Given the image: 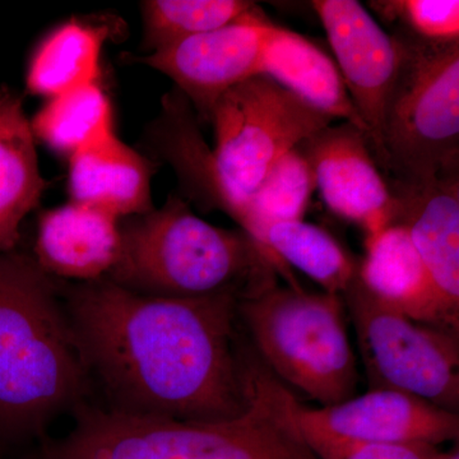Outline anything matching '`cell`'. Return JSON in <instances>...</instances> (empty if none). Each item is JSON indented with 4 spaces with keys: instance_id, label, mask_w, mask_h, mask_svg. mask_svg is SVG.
Masks as SVG:
<instances>
[{
    "instance_id": "obj_14",
    "label": "cell",
    "mask_w": 459,
    "mask_h": 459,
    "mask_svg": "<svg viewBox=\"0 0 459 459\" xmlns=\"http://www.w3.org/2000/svg\"><path fill=\"white\" fill-rule=\"evenodd\" d=\"M120 247L119 219L71 201L40 214L33 259L53 279L93 282L107 279Z\"/></svg>"
},
{
    "instance_id": "obj_24",
    "label": "cell",
    "mask_w": 459,
    "mask_h": 459,
    "mask_svg": "<svg viewBox=\"0 0 459 459\" xmlns=\"http://www.w3.org/2000/svg\"><path fill=\"white\" fill-rule=\"evenodd\" d=\"M314 190H316V184L312 168L303 152L295 147L272 166L247 201L252 221L249 237L268 259L263 231L272 223L301 221L309 208Z\"/></svg>"
},
{
    "instance_id": "obj_3",
    "label": "cell",
    "mask_w": 459,
    "mask_h": 459,
    "mask_svg": "<svg viewBox=\"0 0 459 459\" xmlns=\"http://www.w3.org/2000/svg\"><path fill=\"white\" fill-rule=\"evenodd\" d=\"M120 234L119 258L104 280L135 294L243 301L279 285L276 268L246 231L211 225L178 195L120 220Z\"/></svg>"
},
{
    "instance_id": "obj_27",
    "label": "cell",
    "mask_w": 459,
    "mask_h": 459,
    "mask_svg": "<svg viewBox=\"0 0 459 459\" xmlns=\"http://www.w3.org/2000/svg\"><path fill=\"white\" fill-rule=\"evenodd\" d=\"M444 459H459L458 449H453L451 452H446V457Z\"/></svg>"
},
{
    "instance_id": "obj_15",
    "label": "cell",
    "mask_w": 459,
    "mask_h": 459,
    "mask_svg": "<svg viewBox=\"0 0 459 459\" xmlns=\"http://www.w3.org/2000/svg\"><path fill=\"white\" fill-rule=\"evenodd\" d=\"M365 247L356 280L371 296L416 322L458 334L459 314L437 294L403 225L389 226Z\"/></svg>"
},
{
    "instance_id": "obj_17",
    "label": "cell",
    "mask_w": 459,
    "mask_h": 459,
    "mask_svg": "<svg viewBox=\"0 0 459 459\" xmlns=\"http://www.w3.org/2000/svg\"><path fill=\"white\" fill-rule=\"evenodd\" d=\"M258 74L332 119H343L365 133L342 75L322 48L300 33L272 23L265 33Z\"/></svg>"
},
{
    "instance_id": "obj_21",
    "label": "cell",
    "mask_w": 459,
    "mask_h": 459,
    "mask_svg": "<svg viewBox=\"0 0 459 459\" xmlns=\"http://www.w3.org/2000/svg\"><path fill=\"white\" fill-rule=\"evenodd\" d=\"M108 38L105 25L71 20L57 26L30 60L27 91L50 100L99 82L100 59Z\"/></svg>"
},
{
    "instance_id": "obj_4",
    "label": "cell",
    "mask_w": 459,
    "mask_h": 459,
    "mask_svg": "<svg viewBox=\"0 0 459 459\" xmlns=\"http://www.w3.org/2000/svg\"><path fill=\"white\" fill-rule=\"evenodd\" d=\"M74 430L41 459H318L290 418L285 398L256 380L237 419L192 422L80 406Z\"/></svg>"
},
{
    "instance_id": "obj_11",
    "label": "cell",
    "mask_w": 459,
    "mask_h": 459,
    "mask_svg": "<svg viewBox=\"0 0 459 459\" xmlns=\"http://www.w3.org/2000/svg\"><path fill=\"white\" fill-rule=\"evenodd\" d=\"M272 23L261 11L134 60L168 75L192 105L198 122L210 124L214 104L223 93L258 75L265 33Z\"/></svg>"
},
{
    "instance_id": "obj_13",
    "label": "cell",
    "mask_w": 459,
    "mask_h": 459,
    "mask_svg": "<svg viewBox=\"0 0 459 459\" xmlns=\"http://www.w3.org/2000/svg\"><path fill=\"white\" fill-rule=\"evenodd\" d=\"M388 183L398 202L394 223L407 229L437 294L459 314V170Z\"/></svg>"
},
{
    "instance_id": "obj_9",
    "label": "cell",
    "mask_w": 459,
    "mask_h": 459,
    "mask_svg": "<svg viewBox=\"0 0 459 459\" xmlns=\"http://www.w3.org/2000/svg\"><path fill=\"white\" fill-rule=\"evenodd\" d=\"M312 8L327 33L344 86L367 128L371 155L383 172V120L400 69V44L356 0H314Z\"/></svg>"
},
{
    "instance_id": "obj_16",
    "label": "cell",
    "mask_w": 459,
    "mask_h": 459,
    "mask_svg": "<svg viewBox=\"0 0 459 459\" xmlns=\"http://www.w3.org/2000/svg\"><path fill=\"white\" fill-rule=\"evenodd\" d=\"M157 165L124 143L115 132L69 157L72 202L91 205L117 219L152 211L151 181Z\"/></svg>"
},
{
    "instance_id": "obj_20",
    "label": "cell",
    "mask_w": 459,
    "mask_h": 459,
    "mask_svg": "<svg viewBox=\"0 0 459 459\" xmlns=\"http://www.w3.org/2000/svg\"><path fill=\"white\" fill-rule=\"evenodd\" d=\"M263 244L277 273L291 289H303L291 267L316 281L325 292L338 296L347 291L358 271L359 259L331 232L304 220L272 223L263 231Z\"/></svg>"
},
{
    "instance_id": "obj_25",
    "label": "cell",
    "mask_w": 459,
    "mask_h": 459,
    "mask_svg": "<svg viewBox=\"0 0 459 459\" xmlns=\"http://www.w3.org/2000/svg\"><path fill=\"white\" fill-rule=\"evenodd\" d=\"M369 5L394 27L392 35L433 47L459 42L458 0H374Z\"/></svg>"
},
{
    "instance_id": "obj_10",
    "label": "cell",
    "mask_w": 459,
    "mask_h": 459,
    "mask_svg": "<svg viewBox=\"0 0 459 459\" xmlns=\"http://www.w3.org/2000/svg\"><path fill=\"white\" fill-rule=\"evenodd\" d=\"M298 148L312 168L328 210L359 226L365 243L394 225L398 202L371 155L364 132L346 122L328 126Z\"/></svg>"
},
{
    "instance_id": "obj_22",
    "label": "cell",
    "mask_w": 459,
    "mask_h": 459,
    "mask_svg": "<svg viewBox=\"0 0 459 459\" xmlns=\"http://www.w3.org/2000/svg\"><path fill=\"white\" fill-rule=\"evenodd\" d=\"M33 137L71 157L114 132L113 108L99 82L48 100L30 120Z\"/></svg>"
},
{
    "instance_id": "obj_23",
    "label": "cell",
    "mask_w": 459,
    "mask_h": 459,
    "mask_svg": "<svg viewBox=\"0 0 459 459\" xmlns=\"http://www.w3.org/2000/svg\"><path fill=\"white\" fill-rule=\"evenodd\" d=\"M141 8L142 50L147 54L240 22L262 11L255 2L246 0H147Z\"/></svg>"
},
{
    "instance_id": "obj_5",
    "label": "cell",
    "mask_w": 459,
    "mask_h": 459,
    "mask_svg": "<svg viewBox=\"0 0 459 459\" xmlns=\"http://www.w3.org/2000/svg\"><path fill=\"white\" fill-rule=\"evenodd\" d=\"M344 307L342 296L276 285L238 312L272 376L327 407L353 397L359 382Z\"/></svg>"
},
{
    "instance_id": "obj_2",
    "label": "cell",
    "mask_w": 459,
    "mask_h": 459,
    "mask_svg": "<svg viewBox=\"0 0 459 459\" xmlns=\"http://www.w3.org/2000/svg\"><path fill=\"white\" fill-rule=\"evenodd\" d=\"M87 385L59 283L33 256L0 253V437L40 434Z\"/></svg>"
},
{
    "instance_id": "obj_7",
    "label": "cell",
    "mask_w": 459,
    "mask_h": 459,
    "mask_svg": "<svg viewBox=\"0 0 459 459\" xmlns=\"http://www.w3.org/2000/svg\"><path fill=\"white\" fill-rule=\"evenodd\" d=\"M332 122L261 74L232 87L214 104L210 117L214 162L240 212L238 226L247 235L252 230L247 201L272 166Z\"/></svg>"
},
{
    "instance_id": "obj_18",
    "label": "cell",
    "mask_w": 459,
    "mask_h": 459,
    "mask_svg": "<svg viewBox=\"0 0 459 459\" xmlns=\"http://www.w3.org/2000/svg\"><path fill=\"white\" fill-rule=\"evenodd\" d=\"M47 190L21 96L0 86V253L16 250L21 226Z\"/></svg>"
},
{
    "instance_id": "obj_26",
    "label": "cell",
    "mask_w": 459,
    "mask_h": 459,
    "mask_svg": "<svg viewBox=\"0 0 459 459\" xmlns=\"http://www.w3.org/2000/svg\"><path fill=\"white\" fill-rule=\"evenodd\" d=\"M290 418L294 421L307 448L318 459H444L446 457V452L440 451L437 446L431 444L362 442V440L349 439V437L329 433L303 420L292 418L291 413Z\"/></svg>"
},
{
    "instance_id": "obj_1",
    "label": "cell",
    "mask_w": 459,
    "mask_h": 459,
    "mask_svg": "<svg viewBox=\"0 0 459 459\" xmlns=\"http://www.w3.org/2000/svg\"><path fill=\"white\" fill-rule=\"evenodd\" d=\"M59 290L89 382L101 386L108 410L220 422L252 406L255 362L238 351L235 296L157 298L108 280Z\"/></svg>"
},
{
    "instance_id": "obj_12",
    "label": "cell",
    "mask_w": 459,
    "mask_h": 459,
    "mask_svg": "<svg viewBox=\"0 0 459 459\" xmlns=\"http://www.w3.org/2000/svg\"><path fill=\"white\" fill-rule=\"evenodd\" d=\"M292 418L329 433L374 443H421L439 446L459 434L458 413L395 389H369L327 407H307L286 389Z\"/></svg>"
},
{
    "instance_id": "obj_6",
    "label": "cell",
    "mask_w": 459,
    "mask_h": 459,
    "mask_svg": "<svg viewBox=\"0 0 459 459\" xmlns=\"http://www.w3.org/2000/svg\"><path fill=\"white\" fill-rule=\"evenodd\" d=\"M394 36L401 63L383 120V174L412 183L457 171L459 42L433 47Z\"/></svg>"
},
{
    "instance_id": "obj_8",
    "label": "cell",
    "mask_w": 459,
    "mask_h": 459,
    "mask_svg": "<svg viewBox=\"0 0 459 459\" xmlns=\"http://www.w3.org/2000/svg\"><path fill=\"white\" fill-rule=\"evenodd\" d=\"M351 316L369 389L406 392L457 413L458 334L409 318L353 279L342 295Z\"/></svg>"
},
{
    "instance_id": "obj_19",
    "label": "cell",
    "mask_w": 459,
    "mask_h": 459,
    "mask_svg": "<svg viewBox=\"0 0 459 459\" xmlns=\"http://www.w3.org/2000/svg\"><path fill=\"white\" fill-rule=\"evenodd\" d=\"M153 132L159 150L177 172L186 197L207 210L222 211L240 223V212L226 192L212 150L199 131L197 115L180 91L175 89L165 96Z\"/></svg>"
}]
</instances>
